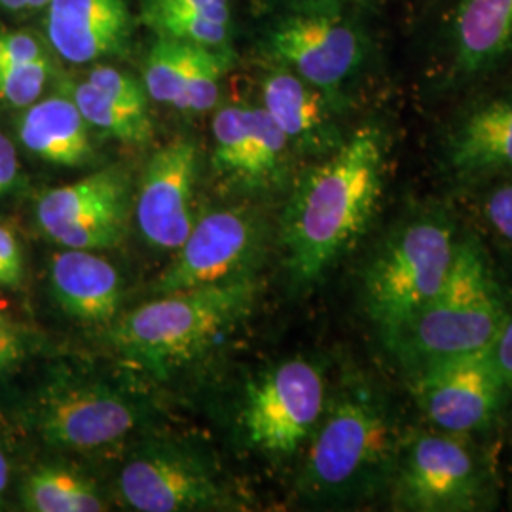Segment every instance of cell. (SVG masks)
<instances>
[{
    "mask_svg": "<svg viewBox=\"0 0 512 512\" xmlns=\"http://www.w3.org/2000/svg\"><path fill=\"white\" fill-rule=\"evenodd\" d=\"M385 152L382 129L359 128L294 186L281 247L296 287L317 283L365 234L384 188Z\"/></svg>",
    "mask_w": 512,
    "mask_h": 512,
    "instance_id": "cell-1",
    "label": "cell"
},
{
    "mask_svg": "<svg viewBox=\"0 0 512 512\" xmlns=\"http://www.w3.org/2000/svg\"><path fill=\"white\" fill-rule=\"evenodd\" d=\"M256 296L255 275L160 294L124 315L107 338L128 361L160 374L236 327L253 310Z\"/></svg>",
    "mask_w": 512,
    "mask_h": 512,
    "instance_id": "cell-2",
    "label": "cell"
},
{
    "mask_svg": "<svg viewBox=\"0 0 512 512\" xmlns=\"http://www.w3.org/2000/svg\"><path fill=\"white\" fill-rule=\"evenodd\" d=\"M509 313L482 247L458 241L446 283L389 342L412 374L452 357L490 349Z\"/></svg>",
    "mask_w": 512,
    "mask_h": 512,
    "instance_id": "cell-3",
    "label": "cell"
},
{
    "mask_svg": "<svg viewBox=\"0 0 512 512\" xmlns=\"http://www.w3.org/2000/svg\"><path fill=\"white\" fill-rule=\"evenodd\" d=\"M393 454L395 427L387 406L370 389L349 387L315 427L302 490L327 501L366 494L387 473Z\"/></svg>",
    "mask_w": 512,
    "mask_h": 512,
    "instance_id": "cell-4",
    "label": "cell"
},
{
    "mask_svg": "<svg viewBox=\"0 0 512 512\" xmlns=\"http://www.w3.org/2000/svg\"><path fill=\"white\" fill-rule=\"evenodd\" d=\"M454 226L444 217L410 220L366 266L365 308L385 338H393L442 289L456 260Z\"/></svg>",
    "mask_w": 512,
    "mask_h": 512,
    "instance_id": "cell-5",
    "label": "cell"
},
{
    "mask_svg": "<svg viewBox=\"0 0 512 512\" xmlns=\"http://www.w3.org/2000/svg\"><path fill=\"white\" fill-rule=\"evenodd\" d=\"M262 50L275 65L336 95L363 69L368 40L361 25L325 0L283 14L268 27Z\"/></svg>",
    "mask_w": 512,
    "mask_h": 512,
    "instance_id": "cell-6",
    "label": "cell"
},
{
    "mask_svg": "<svg viewBox=\"0 0 512 512\" xmlns=\"http://www.w3.org/2000/svg\"><path fill=\"white\" fill-rule=\"evenodd\" d=\"M325 412V378L306 359L283 361L247 385L239 412L245 442L270 456L296 452Z\"/></svg>",
    "mask_w": 512,
    "mask_h": 512,
    "instance_id": "cell-7",
    "label": "cell"
},
{
    "mask_svg": "<svg viewBox=\"0 0 512 512\" xmlns=\"http://www.w3.org/2000/svg\"><path fill=\"white\" fill-rule=\"evenodd\" d=\"M129 186L128 171L110 165L46 190L35 205L40 234L65 249L103 251L120 245L128 228Z\"/></svg>",
    "mask_w": 512,
    "mask_h": 512,
    "instance_id": "cell-8",
    "label": "cell"
},
{
    "mask_svg": "<svg viewBox=\"0 0 512 512\" xmlns=\"http://www.w3.org/2000/svg\"><path fill=\"white\" fill-rule=\"evenodd\" d=\"M145 416V408L114 385L65 378L38 401L37 429L54 448L88 452L126 439Z\"/></svg>",
    "mask_w": 512,
    "mask_h": 512,
    "instance_id": "cell-9",
    "label": "cell"
},
{
    "mask_svg": "<svg viewBox=\"0 0 512 512\" xmlns=\"http://www.w3.org/2000/svg\"><path fill=\"white\" fill-rule=\"evenodd\" d=\"M260 247L262 226L251 209H217L196 220L173 262L158 275L154 293H177L253 275Z\"/></svg>",
    "mask_w": 512,
    "mask_h": 512,
    "instance_id": "cell-10",
    "label": "cell"
},
{
    "mask_svg": "<svg viewBox=\"0 0 512 512\" xmlns=\"http://www.w3.org/2000/svg\"><path fill=\"white\" fill-rule=\"evenodd\" d=\"M118 497L131 511H207L224 507L226 490L194 454L175 446H150L120 471Z\"/></svg>",
    "mask_w": 512,
    "mask_h": 512,
    "instance_id": "cell-11",
    "label": "cell"
},
{
    "mask_svg": "<svg viewBox=\"0 0 512 512\" xmlns=\"http://www.w3.org/2000/svg\"><path fill=\"white\" fill-rule=\"evenodd\" d=\"M412 389L433 425L471 433L494 420L505 385L490 348L425 366L414 374Z\"/></svg>",
    "mask_w": 512,
    "mask_h": 512,
    "instance_id": "cell-12",
    "label": "cell"
},
{
    "mask_svg": "<svg viewBox=\"0 0 512 512\" xmlns=\"http://www.w3.org/2000/svg\"><path fill=\"white\" fill-rule=\"evenodd\" d=\"M293 148L264 107L230 105L213 118L211 164L224 183L268 192L287 179Z\"/></svg>",
    "mask_w": 512,
    "mask_h": 512,
    "instance_id": "cell-13",
    "label": "cell"
},
{
    "mask_svg": "<svg viewBox=\"0 0 512 512\" xmlns=\"http://www.w3.org/2000/svg\"><path fill=\"white\" fill-rule=\"evenodd\" d=\"M198 175L200 148L190 139H175L148 160L135 196V220L154 249L177 251L194 228Z\"/></svg>",
    "mask_w": 512,
    "mask_h": 512,
    "instance_id": "cell-14",
    "label": "cell"
},
{
    "mask_svg": "<svg viewBox=\"0 0 512 512\" xmlns=\"http://www.w3.org/2000/svg\"><path fill=\"white\" fill-rule=\"evenodd\" d=\"M397 494L412 511H471L480 497L475 458L452 437L423 435L404 459Z\"/></svg>",
    "mask_w": 512,
    "mask_h": 512,
    "instance_id": "cell-15",
    "label": "cell"
},
{
    "mask_svg": "<svg viewBox=\"0 0 512 512\" xmlns=\"http://www.w3.org/2000/svg\"><path fill=\"white\" fill-rule=\"evenodd\" d=\"M131 35L128 0H50L46 6V38L73 65L124 54Z\"/></svg>",
    "mask_w": 512,
    "mask_h": 512,
    "instance_id": "cell-16",
    "label": "cell"
},
{
    "mask_svg": "<svg viewBox=\"0 0 512 512\" xmlns=\"http://www.w3.org/2000/svg\"><path fill=\"white\" fill-rule=\"evenodd\" d=\"M334 101L332 95L281 65L262 78V107L283 131L293 152L329 156L344 143Z\"/></svg>",
    "mask_w": 512,
    "mask_h": 512,
    "instance_id": "cell-17",
    "label": "cell"
},
{
    "mask_svg": "<svg viewBox=\"0 0 512 512\" xmlns=\"http://www.w3.org/2000/svg\"><path fill=\"white\" fill-rule=\"evenodd\" d=\"M48 281L59 310L82 325H107L122 306V277L95 251H57L50 258Z\"/></svg>",
    "mask_w": 512,
    "mask_h": 512,
    "instance_id": "cell-18",
    "label": "cell"
},
{
    "mask_svg": "<svg viewBox=\"0 0 512 512\" xmlns=\"http://www.w3.org/2000/svg\"><path fill=\"white\" fill-rule=\"evenodd\" d=\"M446 160L463 181L512 173V88L459 120L446 143Z\"/></svg>",
    "mask_w": 512,
    "mask_h": 512,
    "instance_id": "cell-19",
    "label": "cell"
},
{
    "mask_svg": "<svg viewBox=\"0 0 512 512\" xmlns=\"http://www.w3.org/2000/svg\"><path fill=\"white\" fill-rule=\"evenodd\" d=\"M18 137L48 164L84 167L95 160L90 124L71 95H52L27 107L19 116Z\"/></svg>",
    "mask_w": 512,
    "mask_h": 512,
    "instance_id": "cell-20",
    "label": "cell"
},
{
    "mask_svg": "<svg viewBox=\"0 0 512 512\" xmlns=\"http://www.w3.org/2000/svg\"><path fill=\"white\" fill-rule=\"evenodd\" d=\"M452 42L459 74L497 67L512 54V0H459Z\"/></svg>",
    "mask_w": 512,
    "mask_h": 512,
    "instance_id": "cell-21",
    "label": "cell"
},
{
    "mask_svg": "<svg viewBox=\"0 0 512 512\" xmlns=\"http://www.w3.org/2000/svg\"><path fill=\"white\" fill-rule=\"evenodd\" d=\"M141 18L158 38L205 48H230L232 12L228 0H141Z\"/></svg>",
    "mask_w": 512,
    "mask_h": 512,
    "instance_id": "cell-22",
    "label": "cell"
},
{
    "mask_svg": "<svg viewBox=\"0 0 512 512\" xmlns=\"http://www.w3.org/2000/svg\"><path fill=\"white\" fill-rule=\"evenodd\" d=\"M21 503L33 512L105 511V499L88 476L69 467H38L21 488Z\"/></svg>",
    "mask_w": 512,
    "mask_h": 512,
    "instance_id": "cell-23",
    "label": "cell"
},
{
    "mask_svg": "<svg viewBox=\"0 0 512 512\" xmlns=\"http://www.w3.org/2000/svg\"><path fill=\"white\" fill-rule=\"evenodd\" d=\"M71 97L90 128L99 129L128 147H145L152 141L150 110L133 109L88 80L78 82Z\"/></svg>",
    "mask_w": 512,
    "mask_h": 512,
    "instance_id": "cell-24",
    "label": "cell"
},
{
    "mask_svg": "<svg viewBox=\"0 0 512 512\" xmlns=\"http://www.w3.org/2000/svg\"><path fill=\"white\" fill-rule=\"evenodd\" d=\"M198 44L173 38H158L145 61V88L156 103L175 109L183 93Z\"/></svg>",
    "mask_w": 512,
    "mask_h": 512,
    "instance_id": "cell-25",
    "label": "cell"
},
{
    "mask_svg": "<svg viewBox=\"0 0 512 512\" xmlns=\"http://www.w3.org/2000/svg\"><path fill=\"white\" fill-rule=\"evenodd\" d=\"M232 59L234 55L228 48L219 50L198 46L175 109L190 114H203L213 109L219 101L220 84L232 65Z\"/></svg>",
    "mask_w": 512,
    "mask_h": 512,
    "instance_id": "cell-26",
    "label": "cell"
},
{
    "mask_svg": "<svg viewBox=\"0 0 512 512\" xmlns=\"http://www.w3.org/2000/svg\"><path fill=\"white\" fill-rule=\"evenodd\" d=\"M52 71L50 57L33 63L0 67V103L14 109L31 107L46 90Z\"/></svg>",
    "mask_w": 512,
    "mask_h": 512,
    "instance_id": "cell-27",
    "label": "cell"
},
{
    "mask_svg": "<svg viewBox=\"0 0 512 512\" xmlns=\"http://www.w3.org/2000/svg\"><path fill=\"white\" fill-rule=\"evenodd\" d=\"M38 338L0 302V384L8 382L37 351Z\"/></svg>",
    "mask_w": 512,
    "mask_h": 512,
    "instance_id": "cell-28",
    "label": "cell"
},
{
    "mask_svg": "<svg viewBox=\"0 0 512 512\" xmlns=\"http://www.w3.org/2000/svg\"><path fill=\"white\" fill-rule=\"evenodd\" d=\"M86 80L133 109L150 110L147 88L133 74L110 65H95Z\"/></svg>",
    "mask_w": 512,
    "mask_h": 512,
    "instance_id": "cell-29",
    "label": "cell"
},
{
    "mask_svg": "<svg viewBox=\"0 0 512 512\" xmlns=\"http://www.w3.org/2000/svg\"><path fill=\"white\" fill-rule=\"evenodd\" d=\"M48 59L42 42L31 33L0 31V67Z\"/></svg>",
    "mask_w": 512,
    "mask_h": 512,
    "instance_id": "cell-30",
    "label": "cell"
},
{
    "mask_svg": "<svg viewBox=\"0 0 512 512\" xmlns=\"http://www.w3.org/2000/svg\"><path fill=\"white\" fill-rule=\"evenodd\" d=\"M25 279V260L18 236L6 224H0V287L19 289Z\"/></svg>",
    "mask_w": 512,
    "mask_h": 512,
    "instance_id": "cell-31",
    "label": "cell"
},
{
    "mask_svg": "<svg viewBox=\"0 0 512 512\" xmlns=\"http://www.w3.org/2000/svg\"><path fill=\"white\" fill-rule=\"evenodd\" d=\"M23 186L18 150L14 143L0 131V203L16 196Z\"/></svg>",
    "mask_w": 512,
    "mask_h": 512,
    "instance_id": "cell-32",
    "label": "cell"
},
{
    "mask_svg": "<svg viewBox=\"0 0 512 512\" xmlns=\"http://www.w3.org/2000/svg\"><path fill=\"white\" fill-rule=\"evenodd\" d=\"M484 213L495 232L512 243V181L495 188L486 200Z\"/></svg>",
    "mask_w": 512,
    "mask_h": 512,
    "instance_id": "cell-33",
    "label": "cell"
},
{
    "mask_svg": "<svg viewBox=\"0 0 512 512\" xmlns=\"http://www.w3.org/2000/svg\"><path fill=\"white\" fill-rule=\"evenodd\" d=\"M492 351H494L495 363L499 368L505 391H509L512 395V315L507 317L503 329L492 346Z\"/></svg>",
    "mask_w": 512,
    "mask_h": 512,
    "instance_id": "cell-34",
    "label": "cell"
},
{
    "mask_svg": "<svg viewBox=\"0 0 512 512\" xmlns=\"http://www.w3.org/2000/svg\"><path fill=\"white\" fill-rule=\"evenodd\" d=\"M8 484H10V461L0 446V509L4 503V494L8 490Z\"/></svg>",
    "mask_w": 512,
    "mask_h": 512,
    "instance_id": "cell-35",
    "label": "cell"
},
{
    "mask_svg": "<svg viewBox=\"0 0 512 512\" xmlns=\"http://www.w3.org/2000/svg\"><path fill=\"white\" fill-rule=\"evenodd\" d=\"M0 8L12 10V12L27 10V0H0Z\"/></svg>",
    "mask_w": 512,
    "mask_h": 512,
    "instance_id": "cell-36",
    "label": "cell"
},
{
    "mask_svg": "<svg viewBox=\"0 0 512 512\" xmlns=\"http://www.w3.org/2000/svg\"><path fill=\"white\" fill-rule=\"evenodd\" d=\"M50 0H27V10H37V8H46Z\"/></svg>",
    "mask_w": 512,
    "mask_h": 512,
    "instance_id": "cell-37",
    "label": "cell"
}]
</instances>
